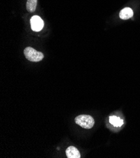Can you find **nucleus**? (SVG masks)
Instances as JSON below:
<instances>
[{
    "instance_id": "1",
    "label": "nucleus",
    "mask_w": 140,
    "mask_h": 158,
    "mask_svg": "<svg viewBox=\"0 0 140 158\" xmlns=\"http://www.w3.org/2000/svg\"><path fill=\"white\" fill-rule=\"evenodd\" d=\"M75 122L86 129H90L94 125V120L91 116L87 115H81L76 117Z\"/></svg>"
},
{
    "instance_id": "4",
    "label": "nucleus",
    "mask_w": 140,
    "mask_h": 158,
    "mask_svg": "<svg viewBox=\"0 0 140 158\" xmlns=\"http://www.w3.org/2000/svg\"><path fill=\"white\" fill-rule=\"evenodd\" d=\"M66 156L68 158H80L81 154L79 151L74 146L69 147L66 151Z\"/></svg>"
},
{
    "instance_id": "3",
    "label": "nucleus",
    "mask_w": 140,
    "mask_h": 158,
    "mask_svg": "<svg viewBox=\"0 0 140 158\" xmlns=\"http://www.w3.org/2000/svg\"><path fill=\"white\" fill-rule=\"evenodd\" d=\"M30 25L32 30L35 31H39L43 28L44 22L39 16L35 15L33 16L30 20Z\"/></svg>"
},
{
    "instance_id": "2",
    "label": "nucleus",
    "mask_w": 140,
    "mask_h": 158,
    "mask_svg": "<svg viewBox=\"0 0 140 158\" xmlns=\"http://www.w3.org/2000/svg\"><path fill=\"white\" fill-rule=\"evenodd\" d=\"M24 55L25 57L31 62H39L44 57L43 53L37 51L30 47H28L25 49Z\"/></svg>"
},
{
    "instance_id": "7",
    "label": "nucleus",
    "mask_w": 140,
    "mask_h": 158,
    "mask_svg": "<svg viewBox=\"0 0 140 158\" xmlns=\"http://www.w3.org/2000/svg\"><path fill=\"white\" fill-rule=\"evenodd\" d=\"M110 122L114 127H121L124 123V122L119 117L116 116H111L110 117Z\"/></svg>"
},
{
    "instance_id": "5",
    "label": "nucleus",
    "mask_w": 140,
    "mask_h": 158,
    "mask_svg": "<svg viewBox=\"0 0 140 158\" xmlns=\"http://www.w3.org/2000/svg\"><path fill=\"white\" fill-rule=\"evenodd\" d=\"M133 11L129 7L124 8L119 13V18L122 20H128L133 17Z\"/></svg>"
},
{
    "instance_id": "6",
    "label": "nucleus",
    "mask_w": 140,
    "mask_h": 158,
    "mask_svg": "<svg viewBox=\"0 0 140 158\" xmlns=\"http://www.w3.org/2000/svg\"><path fill=\"white\" fill-rule=\"evenodd\" d=\"M37 5V0H27L26 10L30 13H33L35 11Z\"/></svg>"
}]
</instances>
